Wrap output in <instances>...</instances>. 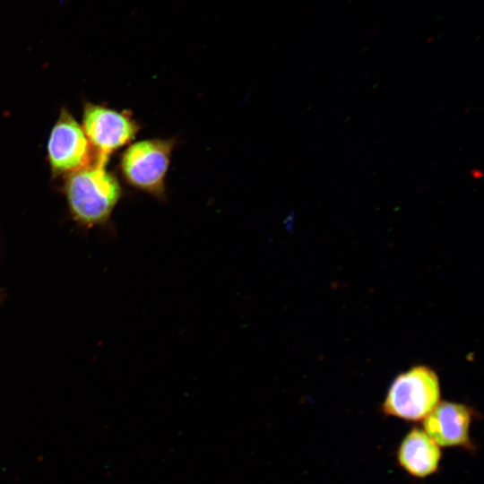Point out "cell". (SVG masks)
<instances>
[{"label": "cell", "mask_w": 484, "mask_h": 484, "mask_svg": "<svg viewBox=\"0 0 484 484\" xmlns=\"http://www.w3.org/2000/svg\"><path fill=\"white\" fill-rule=\"evenodd\" d=\"M48 152L51 168L56 172H73L82 168L88 160V139L66 110H62L51 131Z\"/></svg>", "instance_id": "obj_6"}, {"label": "cell", "mask_w": 484, "mask_h": 484, "mask_svg": "<svg viewBox=\"0 0 484 484\" xmlns=\"http://www.w3.org/2000/svg\"><path fill=\"white\" fill-rule=\"evenodd\" d=\"M475 171H476V170H475ZM481 175H482V174H481L479 170H477L476 173L473 174L472 176H473L475 178H477V177H480Z\"/></svg>", "instance_id": "obj_9"}, {"label": "cell", "mask_w": 484, "mask_h": 484, "mask_svg": "<svg viewBox=\"0 0 484 484\" xmlns=\"http://www.w3.org/2000/svg\"><path fill=\"white\" fill-rule=\"evenodd\" d=\"M4 298V290L3 289H0V304Z\"/></svg>", "instance_id": "obj_8"}, {"label": "cell", "mask_w": 484, "mask_h": 484, "mask_svg": "<svg viewBox=\"0 0 484 484\" xmlns=\"http://www.w3.org/2000/svg\"><path fill=\"white\" fill-rule=\"evenodd\" d=\"M478 414L465 403L440 401L422 420V428L441 448H462L473 454L477 445L471 428Z\"/></svg>", "instance_id": "obj_4"}, {"label": "cell", "mask_w": 484, "mask_h": 484, "mask_svg": "<svg viewBox=\"0 0 484 484\" xmlns=\"http://www.w3.org/2000/svg\"><path fill=\"white\" fill-rule=\"evenodd\" d=\"M440 399L441 386L436 372L427 365H415L393 378L380 411L386 417L419 422Z\"/></svg>", "instance_id": "obj_2"}, {"label": "cell", "mask_w": 484, "mask_h": 484, "mask_svg": "<svg viewBox=\"0 0 484 484\" xmlns=\"http://www.w3.org/2000/svg\"><path fill=\"white\" fill-rule=\"evenodd\" d=\"M395 457L408 475L421 480L439 471L443 453L423 428L412 427L401 440Z\"/></svg>", "instance_id": "obj_7"}, {"label": "cell", "mask_w": 484, "mask_h": 484, "mask_svg": "<svg viewBox=\"0 0 484 484\" xmlns=\"http://www.w3.org/2000/svg\"><path fill=\"white\" fill-rule=\"evenodd\" d=\"M108 158L98 156L90 166L73 171L65 191L73 218L84 227L106 222L121 194L117 178L105 168Z\"/></svg>", "instance_id": "obj_1"}, {"label": "cell", "mask_w": 484, "mask_h": 484, "mask_svg": "<svg viewBox=\"0 0 484 484\" xmlns=\"http://www.w3.org/2000/svg\"><path fill=\"white\" fill-rule=\"evenodd\" d=\"M173 140L152 139L132 144L124 153L121 168L126 180L134 186L160 197L165 192Z\"/></svg>", "instance_id": "obj_3"}, {"label": "cell", "mask_w": 484, "mask_h": 484, "mask_svg": "<svg viewBox=\"0 0 484 484\" xmlns=\"http://www.w3.org/2000/svg\"><path fill=\"white\" fill-rule=\"evenodd\" d=\"M82 126L99 155L106 158L129 143L139 129L127 113L92 104L84 108Z\"/></svg>", "instance_id": "obj_5"}]
</instances>
